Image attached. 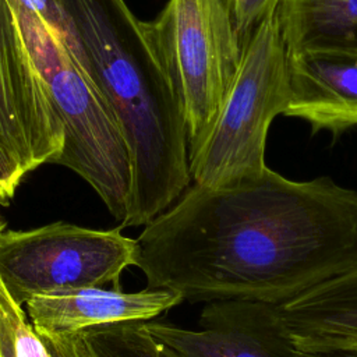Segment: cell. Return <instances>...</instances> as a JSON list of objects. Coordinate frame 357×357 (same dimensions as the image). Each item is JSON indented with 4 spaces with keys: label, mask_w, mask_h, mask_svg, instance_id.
I'll use <instances>...</instances> for the list:
<instances>
[{
    "label": "cell",
    "mask_w": 357,
    "mask_h": 357,
    "mask_svg": "<svg viewBox=\"0 0 357 357\" xmlns=\"http://www.w3.org/2000/svg\"><path fill=\"white\" fill-rule=\"evenodd\" d=\"M135 245L149 289L282 305L357 269V191L269 167L229 185L192 184Z\"/></svg>",
    "instance_id": "cell-1"
},
{
    "label": "cell",
    "mask_w": 357,
    "mask_h": 357,
    "mask_svg": "<svg viewBox=\"0 0 357 357\" xmlns=\"http://www.w3.org/2000/svg\"><path fill=\"white\" fill-rule=\"evenodd\" d=\"M112 107L132 163L126 226H141L190 185L184 112L149 33L124 0H54Z\"/></svg>",
    "instance_id": "cell-2"
},
{
    "label": "cell",
    "mask_w": 357,
    "mask_h": 357,
    "mask_svg": "<svg viewBox=\"0 0 357 357\" xmlns=\"http://www.w3.org/2000/svg\"><path fill=\"white\" fill-rule=\"evenodd\" d=\"M11 3L63 124L64 146L57 163L82 177L123 227L130 211L132 163L120 124L82 64L77 42L42 14Z\"/></svg>",
    "instance_id": "cell-3"
},
{
    "label": "cell",
    "mask_w": 357,
    "mask_h": 357,
    "mask_svg": "<svg viewBox=\"0 0 357 357\" xmlns=\"http://www.w3.org/2000/svg\"><path fill=\"white\" fill-rule=\"evenodd\" d=\"M290 99L287 49L278 11L265 18L243 47L237 74L205 134L190 148L191 181L222 187L259 176L272 120Z\"/></svg>",
    "instance_id": "cell-4"
},
{
    "label": "cell",
    "mask_w": 357,
    "mask_h": 357,
    "mask_svg": "<svg viewBox=\"0 0 357 357\" xmlns=\"http://www.w3.org/2000/svg\"><path fill=\"white\" fill-rule=\"evenodd\" d=\"M149 33L183 106L188 151L212 124L243 56L230 0H167Z\"/></svg>",
    "instance_id": "cell-5"
},
{
    "label": "cell",
    "mask_w": 357,
    "mask_h": 357,
    "mask_svg": "<svg viewBox=\"0 0 357 357\" xmlns=\"http://www.w3.org/2000/svg\"><path fill=\"white\" fill-rule=\"evenodd\" d=\"M135 240L119 229L96 230L54 222L0 234V282L15 304L31 297L84 287L117 286L135 265Z\"/></svg>",
    "instance_id": "cell-6"
},
{
    "label": "cell",
    "mask_w": 357,
    "mask_h": 357,
    "mask_svg": "<svg viewBox=\"0 0 357 357\" xmlns=\"http://www.w3.org/2000/svg\"><path fill=\"white\" fill-rule=\"evenodd\" d=\"M0 138L24 173L57 163L64 130L11 0H0Z\"/></svg>",
    "instance_id": "cell-7"
},
{
    "label": "cell",
    "mask_w": 357,
    "mask_h": 357,
    "mask_svg": "<svg viewBox=\"0 0 357 357\" xmlns=\"http://www.w3.org/2000/svg\"><path fill=\"white\" fill-rule=\"evenodd\" d=\"M144 325L181 357H296L278 305L265 303H206L197 331L151 321Z\"/></svg>",
    "instance_id": "cell-8"
},
{
    "label": "cell",
    "mask_w": 357,
    "mask_h": 357,
    "mask_svg": "<svg viewBox=\"0 0 357 357\" xmlns=\"http://www.w3.org/2000/svg\"><path fill=\"white\" fill-rule=\"evenodd\" d=\"M287 73L290 99L284 116L333 135L357 127L356 52H287Z\"/></svg>",
    "instance_id": "cell-9"
},
{
    "label": "cell",
    "mask_w": 357,
    "mask_h": 357,
    "mask_svg": "<svg viewBox=\"0 0 357 357\" xmlns=\"http://www.w3.org/2000/svg\"><path fill=\"white\" fill-rule=\"evenodd\" d=\"M183 301L172 290L146 287L128 293L114 286L33 296L25 305L36 332L67 335L102 325L146 322Z\"/></svg>",
    "instance_id": "cell-10"
},
{
    "label": "cell",
    "mask_w": 357,
    "mask_h": 357,
    "mask_svg": "<svg viewBox=\"0 0 357 357\" xmlns=\"http://www.w3.org/2000/svg\"><path fill=\"white\" fill-rule=\"evenodd\" d=\"M296 350L357 349V269L278 305Z\"/></svg>",
    "instance_id": "cell-11"
},
{
    "label": "cell",
    "mask_w": 357,
    "mask_h": 357,
    "mask_svg": "<svg viewBox=\"0 0 357 357\" xmlns=\"http://www.w3.org/2000/svg\"><path fill=\"white\" fill-rule=\"evenodd\" d=\"M278 20L289 53H357V0H282Z\"/></svg>",
    "instance_id": "cell-12"
},
{
    "label": "cell",
    "mask_w": 357,
    "mask_h": 357,
    "mask_svg": "<svg viewBox=\"0 0 357 357\" xmlns=\"http://www.w3.org/2000/svg\"><path fill=\"white\" fill-rule=\"evenodd\" d=\"M95 357H181L152 336L144 322H120L82 332Z\"/></svg>",
    "instance_id": "cell-13"
},
{
    "label": "cell",
    "mask_w": 357,
    "mask_h": 357,
    "mask_svg": "<svg viewBox=\"0 0 357 357\" xmlns=\"http://www.w3.org/2000/svg\"><path fill=\"white\" fill-rule=\"evenodd\" d=\"M282 0H230L240 39L244 43L255 28L278 11Z\"/></svg>",
    "instance_id": "cell-14"
},
{
    "label": "cell",
    "mask_w": 357,
    "mask_h": 357,
    "mask_svg": "<svg viewBox=\"0 0 357 357\" xmlns=\"http://www.w3.org/2000/svg\"><path fill=\"white\" fill-rule=\"evenodd\" d=\"M14 349L17 357H49L42 339L32 324H28L22 307L14 314Z\"/></svg>",
    "instance_id": "cell-15"
},
{
    "label": "cell",
    "mask_w": 357,
    "mask_h": 357,
    "mask_svg": "<svg viewBox=\"0 0 357 357\" xmlns=\"http://www.w3.org/2000/svg\"><path fill=\"white\" fill-rule=\"evenodd\" d=\"M36 333L42 339L49 357H95L88 347L82 332L67 335Z\"/></svg>",
    "instance_id": "cell-16"
},
{
    "label": "cell",
    "mask_w": 357,
    "mask_h": 357,
    "mask_svg": "<svg viewBox=\"0 0 357 357\" xmlns=\"http://www.w3.org/2000/svg\"><path fill=\"white\" fill-rule=\"evenodd\" d=\"M24 176L22 167L0 138V201L4 205L14 197Z\"/></svg>",
    "instance_id": "cell-17"
},
{
    "label": "cell",
    "mask_w": 357,
    "mask_h": 357,
    "mask_svg": "<svg viewBox=\"0 0 357 357\" xmlns=\"http://www.w3.org/2000/svg\"><path fill=\"white\" fill-rule=\"evenodd\" d=\"M18 307L0 282V357H17L14 349V314Z\"/></svg>",
    "instance_id": "cell-18"
},
{
    "label": "cell",
    "mask_w": 357,
    "mask_h": 357,
    "mask_svg": "<svg viewBox=\"0 0 357 357\" xmlns=\"http://www.w3.org/2000/svg\"><path fill=\"white\" fill-rule=\"evenodd\" d=\"M1 205H4V204L0 201V206H1ZM3 231H4V222H3L1 218H0V234H1Z\"/></svg>",
    "instance_id": "cell-19"
}]
</instances>
